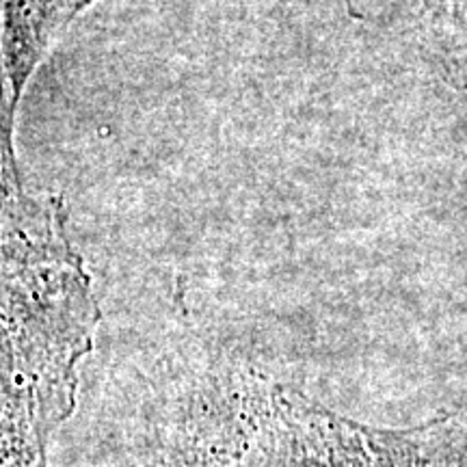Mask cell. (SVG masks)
I'll use <instances>...</instances> for the list:
<instances>
[{
    "label": "cell",
    "instance_id": "cell-1",
    "mask_svg": "<svg viewBox=\"0 0 467 467\" xmlns=\"http://www.w3.org/2000/svg\"><path fill=\"white\" fill-rule=\"evenodd\" d=\"M100 309L58 197L31 195L3 150V467H48Z\"/></svg>",
    "mask_w": 467,
    "mask_h": 467
},
{
    "label": "cell",
    "instance_id": "cell-2",
    "mask_svg": "<svg viewBox=\"0 0 467 467\" xmlns=\"http://www.w3.org/2000/svg\"><path fill=\"white\" fill-rule=\"evenodd\" d=\"M227 467H396L379 433L247 370Z\"/></svg>",
    "mask_w": 467,
    "mask_h": 467
},
{
    "label": "cell",
    "instance_id": "cell-3",
    "mask_svg": "<svg viewBox=\"0 0 467 467\" xmlns=\"http://www.w3.org/2000/svg\"><path fill=\"white\" fill-rule=\"evenodd\" d=\"M93 0H3V145L14 148V119L28 78L52 42Z\"/></svg>",
    "mask_w": 467,
    "mask_h": 467
},
{
    "label": "cell",
    "instance_id": "cell-4",
    "mask_svg": "<svg viewBox=\"0 0 467 467\" xmlns=\"http://www.w3.org/2000/svg\"><path fill=\"white\" fill-rule=\"evenodd\" d=\"M165 467H227L234 441L210 413L173 407L161 435Z\"/></svg>",
    "mask_w": 467,
    "mask_h": 467
}]
</instances>
